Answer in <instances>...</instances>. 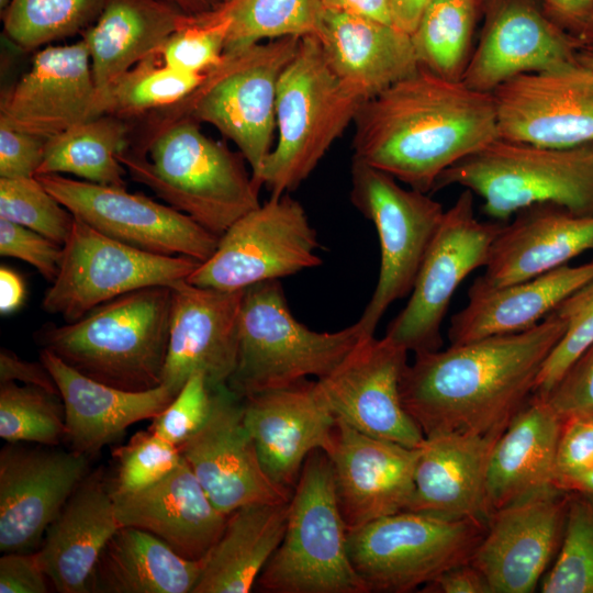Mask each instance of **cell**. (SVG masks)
Here are the masks:
<instances>
[{"mask_svg": "<svg viewBox=\"0 0 593 593\" xmlns=\"http://www.w3.org/2000/svg\"><path fill=\"white\" fill-rule=\"evenodd\" d=\"M566 328L552 312L521 333L417 353L400 379L402 404L425 437L500 435L533 395Z\"/></svg>", "mask_w": 593, "mask_h": 593, "instance_id": "1", "label": "cell"}, {"mask_svg": "<svg viewBox=\"0 0 593 593\" xmlns=\"http://www.w3.org/2000/svg\"><path fill=\"white\" fill-rule=\"evenodd\" d=\"M353 123L354 158L425 193L499 137L492 93L423 68L362 101Z\"/></svg>", "mask_w": 593, "mask_h": 593, "instance_id": "2", "label": "cell"}, {"mask_svg": "<svg viewBox=\"0 0 593 593\" xmlns=\"http://www.w3.org/2000/svg\"><path fill=\"white\" fill-rule=\"evenodd\" d=\"M131 178L221 236L260 205V186L240 153L208 137L189 118L158 121L139 147L119 154Z\"/></svg>", "mask_w": 593, "mask_h": 593, "instance_id": "3", "label": "cell"}, {"mask_svg": "<svg viewBox=\"0 0 593 593\" xmlns=\"http://www.w3.org/2000/svg\"><path fill=\"white\" fill-rule=\"evenodd\" d=\"M170 307V286L146 287L100 304L75 322L45 326L37 342L99 382L150 390L163 383Z\"/></svg>", "mask_w": 593, "mask_h": 593, "instance_id": "4", "label": "cell"}, {"mask_svg": "<svg viewBox=\"0 0 593 593\" xmlns=\"http://www.w3.org/2000/svg\"><path fill=\"white\" fill-rule=\"evenodd\" d=\"M361 102L332 70L318 37H301L279 78L278 138L262 165L260 186L272 197L296 189L354 122Z\"/></svg>", "mask_w": 593, "mask_h": 593, "instance_id": "5", "label": "cell"}, {"mask_svg": "<svg viewBox=\"0 0 593 593\" xmlns=\"http://www.w3.org/2000/svg\"><path fill=\"white\" fill-rule=\"evenodd\" d=\"M454 184L481 197L483 213L500 222L537 203L593 215V143L551 148L497 137L446 169L433 191Z\"/></svg>", "mask_w": 593, "mask_h": 593, "instance_id": "6", "label": "cell"}, {"mask_svg": "<svg viewBox=\"0 0 593 593\" xmlns=\"http://www.w3.org/2000/svg\"><path fill=\"white\" fill-rule=\"evenodd\" d=\"M331 461L311 452L292 497L284 536L255 588L266 593H369L347 547Z\"/></svg>", "mask_w": 593, "mask_h": 593, "instance_id": "7", "label": "cell"}, {"mask_svg": "<svg viewBox=\"0 0 593 593\" xmlns=\"http://www.w3.org/2000/svg\"><path fill=\"white\" fill-rule=\"evenodd\" d=\"M362 337L356 323L333 333L312 331L293 317L280 280L255 283L244 290L237 365L227 387L244 399L311 376L322 379Z\"/></svg>", "mask_w": 593, "mask_h": 593, "instance_id": "8", "label": "cell"}, {"mask_svg": "<svg viewBox=\"0 0 593 593\" xmlns=\"http://www.w3.org/2000/svg\"><path fill=\"white\" fill-rule=\"evenodd\" d=\"M300 38L282 37L225 52L189 97L168 108L172 111L165 120L189 118L214 126L236 145L260 186L262 165L273 147L279 78Z\"/></svg>", "mask_w": 593, "mask_h": 593, "instance_id": "9", "label": "cell"}, {"mask_svg": "<svg viewBox=\"0 0 593 593\" xmlns=\"http://www.w3.org/2000/svg\"><path fill=\"white\" fill-rule=\"evenodd\" d=\"M486 525L402 511L349 530L348 555L369 593H409L469 562Z\"/></svg>", "mask_w": 593, "mask_h": 593, "instance_id": "10", "label": "cell"}, {"mask_svg": "<svg viewBox=\"0 0 593 593\" xmlns=\"http://www.w3.org/2000/svg\"><path fill=\"white\" fill-rule=\"evenodd\" d=\"M350 199L374 224L380 243L378 282L356 322L363 337L374 336L391 303L411 294L445 210L427 193L404 189L391 175L356 158Z\"/></svg>", "mask_w": 593, "mask_h": 593, "instance_id": "11", "label": "cell"}, {"mask_svg": "<svg viewBox=\"0 0 593 593\" xmlns=\"http://www.w3.org/2000/svg\"><path fill=\"white\" fill-rule=\"evenodd\" d=\"M201 261L187 256L146 251L111 238L75 216L64 244L59 271L42 306L75 322L92 309L128 292L172 286L187 279Z\"/></svg>", "mask_w": 593, "mask_h": 593, "instance_id": "12", "label": "cell"}, {"mask_svg": "<svg viewBox=\"0 0 593 593\" xmlns=\"http://www.w3.org/2000/svg\"><path fill=\"white\" fill-rule=\"evenodd\" d=\"M317 234L289 193L272 197L234 222L215 251L186 279L223 291L280 280L322 264Z\"/></svg>", "mask_w": 593, "mask_h": 593, "instance_id": "13", "label": "cell"}, {"mask_svg": "<svg viewBox=\"0 0 593 593\" xmlns=\"http://www.w3.org/2000/svg\"><path fill=\"white\" fill-rule=\"evenodd\" d=\"M503 225L478 220L473 193L465 189L445 211L410 300L389 324L385 336L414 354L440 349L441 324L455 291L471 271L486 265L491 244Z\"/></svg>", "mask_w": 593, "mask_h": 593, "instance_id": "14", "label": "cell"}, {"mask_svg": "<svg viewBox=\"0 0 593 593\" xmlns=\"http://www.w3.org/2000/svg\"><path fill=\"white\" fill-rule=\"evenodd\" d=\"M35 177L74 216L111 238L146 251L187 256L201 262L216 249L220 236L142 193L58 174Z\"/></svg>", "mask_w": 593, "mask_h": 593, "instance_id": "15", "label": "cell"}, {"mask_svg": "<svg viewBox=\"0 0 593 593\" xmlns=\"http://www.w3.org/2000/svg\"><path fill=\"white\" fill-rule=\"evenodd\" d=\"M407 350L387 336L362 337L315 390L335 418L357 430L406 447H421L425 436L404 409L400 379Z\"/></svg>", "mask_w": 593, "mask_h": 593, "instance_id": "16", "label": "cell"}, {"mask_svg": "<svg viewBox=\"0 0 593 593\" xmlns=\"http://www.w3.org/2000/svg\"><path fill=\"white\" fill-rule=\"evenodd\" d=\"M491 93L500 138L551 148L593 143V72L578 63L517 75Z\"/></svg>", "mask_w": 593, "mask_h": 593, "instance_id": "17", "label": "cell"}, {"mask_svg": "<svg viewBox=\"0 0 593 593\" xmlns=\"http://www.w3.org/2000/svg\"><path fill=\"white\" fill-rule=\"evenodd\" d=\"M243 402L227 384L212 389L206 421L178 446L209 499L226 515L249 504L286 503L293 493L264 470L244 423Z\"/></svg>", "mask_w": 593, "mask_h": 593, "instance_id": "18", "label": "cell"}, {"mask_svg": "<svg viewBox=\"0 0 593 593\" xmlns=\"http://www.w3.org/2000/svg\"><path fill=\"white\" fill-rule=\"evenodd\" d=\"M569 492L551 486L493 512L470 562L493 593H529L556 559ZM555 561V560H553Z\"/></svg>", "mask_w": 593, "mask_h": 593, "instance_id": "19", "label": "cell"}, {"mask_svg": "<svg viewBox=\"0 0 593 593\" xmlns=\"http://www.w3.org/2000/svg\"><path fill=\"white\" fill-rule=\"evenodd\" d=\"M7 443L0 451V550L33 551L89 472V457L56 446Z\"/></svg>", "mask_w": 593, "mask_h": 593, "instance_id": "20", "label": "cell"}, {"mask_svg": "<svg viewBox=\"0 0 593 593\" xmlns=\"http://www.w3.org/2000/svg\"><path fill=\"white\" fill-rule=\"evenodd\" d=\"M483 26L461 81L491 93L525 72L578 63L577 37L545 11L540 0H481Z\"/></svg>", "mask_w": 593, "mask_h": 593, "instance_id": "21", "label": "cell"}, {"mask_svg": "<svg viewBox=\"0 0 593 593\" xmlns=\"http://www.w3.org/2000/svg\"><path fill=\"white\" fill-rule=\"evenodd\" d=\"M171 288L167 356L163 383L176 395L202 372L211 389L227 384L238 357L244 290L223 291L186 279Z\"/></svg>", "mask_w": 593, "mask_h": 593, "instance_id": "22", "label": "cell"}, {"mask_svg": "<svg viewBox=\"0 0 593 593\" xmlns=\"http://www.w3.org/2000/svg\"><path fill=\"white\" fill-rule=\"evenodd\" d=\"M324 451L348 532L409 508L421 447L371 437L336 418Z\"/></svg>", "mask_w": 593, "mask_h": 593, "instance_id": "23", "label": "cell"}, {"mask_svg": "<svg viewBox=\"0 0 593 593\" xmlns=\"http://www.w3.org/2000/svg\"><path fill=\"white\" fill-rule=\"evenodd\" d=\"M99 115V90L82 38L37 51L0 103V122L46 139Z\"/></svg>", "mask_w": 593, "mask_h": 593, "instance_id": "24", "label": "cell"}, {"mask_svg": "<svg viewBox=\"0 0 593 593\" xmlns=\"http://www.w3.org/2000/svg\"><path fill=\"white\" fill-rule=\"evenodd\" d=\"M314 383L305 379L243 399L244 423L264 470L292 492L309 455L327 448L336 424Z\"/></svg>", "mask_w": 593, "mask_h": 593, "instance_id": "25", "label": "cell"}, {"mask_svg": "<svg viewBox=\"0 0 593 593\" xmlns=\"http://www.w3.org/2000/svg\"><path fill=\"white\" fill-rule=\"evenodd\" d=\"M593 249V215L577 214L555 203H537L515 213L491 244L485 271L477 280L488 287L525 281Z\"/></svg>", "mask_w": 593, "mask_h": 593, "instance_id": "26", "label": "cell"}, {"mask_svg": "<svg viewBox=\"0 0 593 593\" xmlns=\"http://www.w3.org/2000/svg\"><path fill=\"white\" fill-rule=\"evenodd\" d=\"M112 495L121 526L146 530L194 561L217 541L228 516L212 503L183 458L157 483L132 493L112 491Z\"/></svg>", "mask_w": 593, "mask_h": 593, "instance_id": "27", "label": "cell"}, {"mask_svg": "<svg viewBox=\"0 0 593 593\" xmlns=\"http://www.w3.org/2000/svg\"><path fill=\"white\" fill-rule=\"evenodd\" d=\"M40 360L51 372L65 409V439L70 449L91 457L119 440L131 425L154 418L176 394L166 385L127 391L75 370L47 349Z\"/></svg>", "mask_w": 593, "mask_h": 593, "instance_id": "28", "label": "cell"}, {"mask_svg": "<svg viewBox=\"0 0 593 593\" xmlns=\"http://www.w3.org/2000/svg\"><path fill=\"white\" fill-rule=\"evenodd\" d=\"M119 527L112 485L103 469L88 472L36 550L52 586L60 593H88L97 560Z\"/></svg>", "mask_w": 593, "mask_h": 593, "instance_id": "29", "label": "cell"}, {"mask_svg": "<svg viewBox=\"0 0 593 593\" xmlns=\"http://www.w3.org/2000/svg\"><path fill=\"white\" fill-rule=\"evenodd\" d=\"M317 37L334 74L362 101L419 69L411 35L393 24L324 10Z\"/></svg>", "mask_w": 593, "mask_h": 593, "instance_id": "30", "label": "cell"}, {"mask_svg": "<svg viewBox=\"0 0 593 593\" xmlns=\"http://www.w3.org/2000/svg\"><path fill=\"white\" fill-rule=\"evenodd\" d=\"M500 435L448 433L425 437L406 511L488 521L486 472Z\"/></svg>", "mask_w": 593, "mask_h": 593, "instance_id": "31", "label": "cell"}, {"mask_svg": "<svg viewBox=\"0 0 593 593\" xmlns=\"http://www.w3.org/2000/svg\"><path fill=\"white\" fill-rule=\"evenodd\" d=\"M592 280L593 261L563 265L503 287H488L475 279L468 290L467 306L450 320V345L529 329Z\"/></svg>", "mask_w": 593, "mask_h": 593, "instance_id": "32", "label": "cell"}, {"mask_svg": "<svg viewBox=\"0 0 593 593\" xmlns=\"http://www.w3.org/2000/svg\"><path fill=\"white\" fill-rule=\"evenodd\" d=\"M563 419L533 394L492 449L486 472L489 516L514 502L555 486Z\"/></svg>", "mask_w": 593, "mask_h": 593, "instance_id": "33", "label": "cell"}, {"mask_svg": "<svg viewBox=\"0 0 593 593\" xmlns=\"http://www.w3.org/2000/svg\"><path fill=\"white\" fill-rule=\"evenodd\" d=\"M190 16L167 0H107L97 21L80 34L98 90L157 54Z\"/></svg>", "mask_w": 593, "mask_h": 593, "instance_id": "34", "label": "cell"}, {"mask_svg": "<svg viewBox=\"0 0 593 593\" xmlns=\"http://www.w3.org/2000/svg\"><path fill=\"white\" fill-rule=\"evenodd\" d=\"M289 502L249 504L228 514L222 535L200 560L192 593L250 592L282 541Z\"/></svg>", "mask_w": 593, "mask_h": 593, "instance_id": "35", "label": "cell"}, {"mask_svg": "<svg viewBox=\"0 0 593 593\" xmlns=\"http://www.w3.org/2000/svg\"><path fill=\"white\" fill-rule=\"evenodd\" d=\"M200 573L201 561L146 530L121 526L97 560L88 593H192Z\"/></svg>", "mask_w": 593, "mask_h": 593, "instance_id": "36", "label": "cell"}, {"mask_svg": "<svg viewBox=\"0 0 593 593\" xmlns=\"http://www.w3.org/2000/svg\"><path fill=\"white\" fill-rule=\"evenodd\" d=\"M130 125L125 119L103 114L48 138L36 172L71 174L85 181L126 188V169L119 154L127 148Z\"/></svg>", "mask_w": 593, "mask_h": 593, "instance_id": "37", "label": "cell"}, {"mask_svg": "<svg viewBox=\"0 0 593 593\" xmlns=\"http://www.w3.org/2000/svg\"><path fill=\"white\" fill-rule=\"evenodd\" d=\"M481 0H429L411 34L419 68L461 81L472 55Z\"/></svg>", "mask_w": 593, "mask_h": 593, "instance_id": "38", "label": "cell"}, {"mask_svg": "<svg viewBox=\"0 0 593 593\" xmlns=\"http://www.w3.org/2000/svg\"><path fill=\"white\" fill-rule=\"evenodd\" d=\"M227 20L225 52L282 37L318 36L320 0H234L215 10Z\"/></svg>", "mask_w": 593, "mask_h": 593, "instance_id": "39", "label": "cell"}, {"mask_svg": "<svg viewBox=\"0 0 593 593\" xmlns=\"http://www.w3.org/2000/svg\"><path fill=\"white\" fill-rule=\"evenodd\" d=\"M204 75L171 68L157 54L148 56L99 91L101 113L126 119L175 107L199 87Z\"/></svg>", "mask_w": 593, "mask_h": 593, "instance_id": "40", "label": "cell"}, {"mask_svg": "<svg viewBox=\"0 0 593 593\" xmlns=\"http://www.w3.org/2000/svg\"><path fill=\"white\" fill-rule=\"evenodd\" d=\"M107 0H12L2 12L8 38L23 51L81 34L101 14Z\"/></svg>", "mask_w": 593, "mask_h": 593, "instance_id": "41", "label": "cell"}, {"mask_svg": "<svg viewBox=\"0 0 593 593\" xmlns=\"http://www.w3.org/2000/svg\"><path fill=\"white\" fill-rule=\"evenodd\" d=\"M59 394L15 381L0 384V437L7 443L57 446L65 439Z\"/></svg>", "mask_w": 593, "mask_h": 593, "instance_id": "42", "label": "cell"}, {"mask_svg": "<svg viewBox=\"0 0 593 593\" xmlns=\"http://www.w3.org/2000/svg\"><path fill=\"white\" fill-rule=\"evenodd\" d=\"M542 593H593V501L569 492L560 550L540 581Z\"/></svg>", "mask_w": 593, "mask_h": 593, "instance_id": "43", "label": "cell"}, {"mask_svg": "<svg viewBox=\"0 0 593 593\" xmlns=\"http://www.w3.org/2000/svg\"><path fill=\"white\" fill-rule=\"evenodd\" d=\"M0 219L33 230L64 245L75 216L36 177L0 178Z\"/></svg>", "mask_w": 593, "mask_h": 593, "instance_id": "44", "label": "cell"}, {"mask_svg": "<svg viewBox=\"0 0 593 593\" xmlns=\"http://www.w3.org/2000/svg\"><path fill=\"white\" fill-rule=\"evenodd\" d=\"M553 312L566 322L567 328L536 379L533 394L540 398L547 395L569 367L593 344V280L564 299Z\"/></svg>", "mask_w": 593, "mask_h": 593, "instance_id": "45", "label": "cell"}, {"mask_svg": "<svg viewBox=\"0 0 593 593\" xmlns=\"http://www.w3.org/2000/svg\"><path fill=\"white\" fill-rule=\"evenodd\" d=\"M228 22L215 10L191 15L159 48L160 60L177 70L204 74L217 66L224 55Z\"/></svg>", "mask_w": 593, "mask_h": 593, "instance_id": "46", "label": "cell"}, {"mask_svg": "<svg viewBox=\"0 0 593 593\" xmlns=\"http://www.w3.org/2000/svg\"><path fill=\"white\" fill-rule=\"evenodd\" d=\"M116 474L111 482L115 493L146 489L174 471L182 461L178 446L150 429L138 432L113 452Z\"/></svg>", "mask_w": 593, "mask_h": 593, "instance_id": "47", "label": "cell"}, {"mask_svg": "<svg viewBox=\"0 0 593 593\" xmlns=\"http://www.w3.org/2000/svg\"><path fill=\"white\" fill-rule=\"evenodd\" d=\"M212 389L202 372L192 374L169 405L153 418L148 429L179 446L206 421Z\"/></svg>", "mask_w": 593, "mask_h": 593, "instance_id": "48", "label": "cell"}, {"mask_svg": "<svg viewBox=\"0 0 593 593\" xmlns=\"http://www.w3.org/2000/svg\"><path fill=\"white\" fill-rule=\"evenodd\" d=\"M64 254L60 245L20 224L0 219V255L21 259L33 266L43 278L53 282Z\"/></svg>", "mask_w": 593, "mask_h": 593, "instance_id": "49", "label": "cell"}, {"mask_svg": "<svg viewBox=\"0 0 593 593\" xmlns=\"http://www.w3.org/2000/svg\"><path fill=\"white\" fill-rule=\"evenodd\" d=\"M542 399L562 419H593V344Z\"/></svg>", "mask_w": 593, "mask_h": 593, "instance_id": "50", "label": "cell"}, {"mask_svg": "<svg viewBox=\"0 0 593 593\" xmlns=\"http://www.w3.org/2000/svg\"><path fill=\"white\" fill-rule=\"evenodd\" d=\"M46 141L0 122V178L35 177Z\"/></svg>", "mask_w": 593, "mask_h": 593, "instance_id": "51", "label": "cell"}, {"mask_svg": "<svg viewBox=\"0 0 593 593\" xmlns=\"http://www.w3.org/2000/svg\"><path fill=\"white\" fill-rule=\"evenodd\" d=\"M593 467V419H563L558 445L555 486Z\"/></svg>", "mask_w": 593, "mask_h": 593, "instance_id": "52", "label": "cell"}, {"mask_svg": "<svg viewBox=\"0 0 593 593\" xmlns=\"http://www.w3.org/2000/svg\"><path fill=\"white\" fill-rule=\"evenodd\" d=\"M49 580L36 551L3 552L0 558V593H46Z\"/></svg>", "mask_w": 593, "mask_h": 593, "instance_id": "53", "label": "cell"}, {"mask_svg": "<svg viewBox=\"0 0 593 593\" xmlns=\"http://www.w3.org/2000/svg\"><path fill=\"white\" fill-rule=\"evenodd\" d=\"M423 593H493L485 577L469 561L455 566L425 584Z\"/></svg>", "mask_w": 593, "mask_h": 593, "instance_id": "54", "label": "cell"}, {"mask_svg": "<svg viewBox=\"0 0 593 593\" xmlns=\"http://www.w3.org/2000/svg\"><path fill=\"white\" fill-rule=\"evenodd\" d=\"M8 381H19L58 394L57 385L51 372L41 360L40 362L26 361L12 351L1 349L0 382Z\"/></svg>", "mask_w": 593, "mask_h": 593, "instance_id": "55", "label": "cell"}, {"mask_svg": "<svg viewBox=\"0 0 593 593\" xmlns=\"http://www.w3.org/2000/svg\"><path fill=\"white\" fill-rule=\"evenodd\" d=\"M546 13L578 36L593 22V0H540Z\"/></svg>", "mask_w": 593, "mask_h": 593, "instance_id": "56", "label": "cell"}, {"mask_svg": "<svg viewBox=\"0 0 593 593\" xmlns=\"http://www.w3.org/2000/svg\"><path fill=\"white\" fill-rule=\"evenodd\" d=\"M324 10L369 18L392 23L389 0H320Z\"/></svg>", "mask_w": 593, "mask_h": 593, "instance_id": "57", "label": "cell"}, {"mask_svg": "<svg viewBox=\"0 0 593 593\" xmlns=\"http://www.w3.org/2000/svg\"><path fill=\"white\" fill-rule=\"evenodd\" d=\"M25 299L23 279L7 266L0 268V312L10 314L16 311Z\"/></svg>", "mask_w": 593, "mask_h": 593, "instance_id": "58", "label": "cell"}, {"mask_svg": "<svg viewBox=\"0 0 593 593\" xmlns=\"http://www.w3.org/2000/svg\"><path fill=\"white\" fill-rule=\"evenodd\" d=\"M389 1L393 25L411 35L429 0Z\"/></svg>", "mask_w": 593, "mask_h": 593, "instance_id": "59", "label": "cell"}, {"mask_svg": "<svg viewBox=\"0 0 593 593\" xmlns=\"http://www.w3.org/2000/svg\"><path fill=\"white\" fill-rule=\"evenodd\" d=\"M557 488L566 492L581 494L593 501V467L579 475L563 480Z\"/></svg>", "mask_w": 593, "mask_h": 593, "instance_id": "60", "label": "cell"}, {"mask_svg": "<svg viewBox=\"0 0 593 593\" xmlns=\"http://www.w3.org/2000/svg\"><path fill=\"white\" fill-rule=\"evenodd\" d=\"M577 37L575 58L579 65L593 72V22Z\"/></svg>", "mask_w": 593, "mask_h": 593, "instance_id": "61", "label": "cell"}, {"mask_svg": "<svg viewBox=\"0 0 593 593\" xmlns=\"http://www.w3.org/2000/svg\"><path fill=\"white\" fill-rule=\"evenodd\" d=\"M189 15H202L216 10L222 0H167Z\"/></svg>", "mask_w": 593, "mask_h": 593, "instance_id": "62", "label": "cell"}, {"mask_svg": "<svg viewBox=\"0 0 593 593\" xmlns=\"http://www.w3.org/2000/svg\"><path fill=\"white\" fill-rule=\"evenodd\" d=\"M12 0H0V9H1V12H3L8 7L9 4L11 3Z\"/></svg>", "mask_w": 593, "mask_h": 593, "instance_id": "63", "label": "cell"}, {"mask_svg": "<svg viewBox=\"0 0 593 593\" xmlns=\"http://www.w3.org/2000/svg\"><path fill=\"white\" fill-rule=\"evenodd\" d=\"M234 0H223V3H228V2H232Z\"/></svg>", "mask_w": 593, "mask_h": 593, "instance_id": "64", "label": "cell"}]
</instances>
